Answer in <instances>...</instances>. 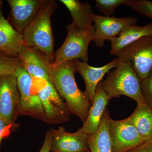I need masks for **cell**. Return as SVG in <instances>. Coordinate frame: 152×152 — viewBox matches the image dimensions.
Listing matches in <instances>:
<instances>
[{
	"mask_svg": "<svg viewBox=\"0 0 152 152\" xmlns=\"http://www.w3.org/2000/svg\"><path fill=\"white\" fill-rule=\"evenodd\" d=\"M51 82L61 97L65 101L70 113L79 117L83 123L87 119L91 104L85 92L79 88L75 80L77 69L73 60L48 66Z\"/></svg>",
	"mask_w": 152,
	"mask_h": 152,
	"instance_id": "obj_1",
	"label": "cell"
},
{
	"mask_svg": "<svg viewBox=\"0 0 152 152\" xmlns=\"http://www.w3.org/2000/svg\"><path fill=\"white\" fill-rule=\"evenodd\" d=\"M57 7L56 1L46 0L37 16L22 34L26 46L37 49L52 63L55 53L51 20Z\"/></svg>",
	"mask_w": 152,
	"mask_h": 152,
	"instance_id": "obj_2",
	"label": "cell"
},
{
	"mask_svg": "<svg viewBox=\"0 0 152 152\" xmlns=\"http://www.w3.org/2000/svg\"><path fill=\"white\" fill-rule=\"evenodd\" d=\"M141 82L139 76L129 65L119 61L117 67L109 72L101 83L110 100L124 95L140 104L145 102L142 95Z\"/></svg>",
	"mask_w": 152,
	"mask_h": 152,
	"instance_id": "obj_3",
	"label": "cell"
},
{
	"mask_svg": "<svg viewBox=\"0 0 152 152\" xmlns=\"http://www.w3.org/2000/svg\"><path fill=\"white\" fill-rule=\"evenodd\" d=\"M68 34L62 45L55 53L52 64L57 66L61 63L76 59H81L87 63L88 61V48L94 40V25L87 31L78 29L73 23L66 26Z\"/></svg>",
	"mask_w": 152,
	"mask_h": 152,
	"instance_id": "obj_4",
	"label": "cell"
},
{
	"mask_svg": "<svg viewBox=\"0 0 152 152\" xmlns=\"http://www.w3.org/2000/svg\"><path fill=\"white\" fill-rule=\"evenodd\" d=\"M115 56L121 61L129 65L142 80L152 69V35L135 41L120 50Z\"/></svg>",
	"mask_w": 152,
	"mask_h": 152,
	"instance_id": "obj_5",
	"label": "cell"
},
{
	"mask_svg": "<svg viewBox=\"0 0 152 152\" xmlns=\"http://www.w3.org/2000/svg\"><path fill=\"white\" fill-rule=\"evenodd\" d=\"M15 75L20 96L18 115L30 116L46 123L40 99L33 90V79L23 66L17 69Z\"/></svg>",
	"mask_w": 152,
	"mask_h": 152,
	"instance_id": "obj_6",
	"label": "cell"
},
{
	"mask_svg": "<svg viewBox=\"0 0 152 152\" xmlns=\"http://www.w3.org/2000/svg\"><path fill=\"white\" fill-rule=\"evenodd\" d=\"M109 132L112 152H127L146 142L126 119L115 121L110 118Z\"/></svg>",
	"mask_w": 152,
	"mask_h": 152,
	"instance_id": "obj_7",
	"label": "cell"
},
{
	"mask_svg": "<svg viewBox=\"0 0 152 152\" xmlns=\"http://www.w3.org/2000/svg\"><path fill=\"white\" fill-rule=\"evenodd\" d=\"M43 107L46 123L61 124L69 120L66 103L57 93L51 82L45 81V86L38 91Z\"/></svg>",
	"mask_w": 152,
	"mask_h": 152,
	"instance_id": "obj_8",
	"label": "cell"
},
{
	"mask_svg": "<svg viewBox=\"0 0 152 152\" xmlns=\"http://www.w3.org/2000/svg\"><path fill=\"white\" fill-rule=\"evenodd\" d=\"M10 7L8 20L15 30L23 34L34 20L46 0H7Z\"/></svg>",
	"mask_w": 152,
	"mask_h": 152,
	"instance_id": "obj_9",
	"label": "cell"
},
{
	"mask_svg": "<svg viewBox=\"0 0 152 152\" xmlns=\"http://www.w3.org/2000/svg\"><path fill=\"white\" fill-rule=\"evenodd\" d=\"M93 19L95 33L93 41L99 47L103 46L105 41L118 36L125 28L135 25L138 20L134 17L117 18L95 14Z\"/></svg>",
	"mask_w": 152,
	"mask_h": 152,
	"instance_id": "obj_10",
	"label": "cell"
},
{
	"mask_svg": "<svg viewBox=\"0 0 152 152\" xmlns=\"http://www.w3.org/2000/svg\"><path fill=\"white\" fill-rule=\"evenodd\" d=\"M19 100L15 75L0 76V116L15 122L18 116Z\"/></svg>",
	"mask_w": 152,
	"mask_h": 152,
	"instance_id": "obj_11",
	"label": "cell"
},
{
	"mask_svg": "<svg viewBox=\"0 0 152 152\" xmlns=\"http://www.w3.org/2000/svg\"><path fill=\"white\" fill-rule=\"evenodd\" d=\"M52 142L51 152H86L90 151L88 145V134L82 128L75 133L66 132L60 126L51 129Z\"/></svg>",
	"mask_w": 152,
	"mask_h": 152,
	"instance_id": "obj_12",
	"label": "cell"
},
{
	"mask_svg": "<svg viewBox=\"0 0 152 152\" xmlns=\"http://www.w3.org/2000/svg\"><path fill=\"white\" fill-rule=\"evenodd\" d=\"M77 72L80 74L86 84L85 92L92 104L96 95L98 84L102 80L103 78L110 70L116 68L119 60L117 58L105 65L100 67H95L83 62L80 60H74Z\"/></svg>",
	"mask_w": 152,
	"mask_h": 152,
	"instance_id": "obj_13",
	"label": "cell"
},
{
	"mask_svg": "<svg viewBox=\"0 0 152 152\" xmlns=\"http://www.w3.org/2000/svg\"><path fill=\"white\" fill-rule=\"evenodd\" d=\"M18 58L23 67L33 79L51 82L48 72L51 62L40 52L25 45L19 53Z\"/></svg>",
	"mask_w": 152,
	"mask_h": 152,
	"instance_id": "obj_14",
	"label": "cell"
},
{
	"mask_svg": "<svg viewBox=\"0 0 152 152\" xmlns=\"http://www.w3.org/2000/svg\"><path fill=\"white\" fill-rule=\"evenodd\" d=\"M22 34L15 30L3 16L0 7V52L10 56L18 58L25 45Z\"/></svg>",
	"mask_w": 152,
	"mask_h": 152,
	"instance_id": "obj_15",
	"label": "cell"
},
{
	"mask_svg": "<svg viewBox=\"0 0 152 152\" xmlns=\"http://www.w3.org/2000/svg\"><path fill=\"white\" fill-rule=\"evenodd\" d=\"M110 100L100 82L97 87L94 99L89 109L87 119L82 127L88 134H93L98 130Z\"/></svg>",
	"mask_w": 152,
	"mask_h": 152,
	"instance_id": "obj_16",
	"label": "cell"
},
{
	"mask_svg": "<svg viewBox=\"0 0 152 152\" xmlns=\"http://www.w3.org/2000/svg\"><path fill=\"white\" fill-rule=\"evenodd\" d=\"M149 35H152V23L145 26L134 25L126 27L118 36L110 40L111 48L109 53L115 56L119 51L129 44Z\"/></svg>",
	"mask_w": 152,
	"mask_h": 152,
	"instance_id": "obj_17",
	"label": "cell"
},
{
	"mask_svg": "<svg viewBox=\"0 0 152 152\" xmlns=\"http://www.w3.org/2000/svg\"><path fill=\"white\" fill-rule=\"evenodd\" d=\"M71 14L73 23L81 31L88 30L93 26L94 19L91 6L88 2L78 0H60Z\"/></svg>",
	"mask_w": 152,
	"mask_h": 152,
	"instance_id": "obj_18",
	"label": "cell"
},
{
	"mask_svg": "<svg viewBox=\"0 0 152 152\" xmlns=\"http://www.w3.org/2000/svg\"><path fill=\"white\" fill-rule=\"evenodd\" d=\"M126 119L146 142L152 140V109L145 103L137 104L134 111Z\"/></svg>",
	"mask_w": 152,
	"mask_h": 152,
	"instance_id": "obj_19",
	"label": "cell"
},
{
	"mask_svg": "<svg viewBox=\"0 0 152 152\" xmlns=\"http://www.w3.org/2000/svg\"><path fill=\"white\" fill-rule=\"evenodd\" d=\"M110 118L108 110L106 108L98 130L93 134H88V145L90 152H112L109 132Z\"/></svg>",
	"mask_w": 152,
	"mask_h": 152,
	"instance_id": "obj_20",
	"label": "cell"
},
{
	"mask_svg": "<svg viewBox=\"0 0 152 152\" xmlns=\"http://www.w3.org/2000/svg\"><path fill=\"white\" fill-rule=\"evenodd\" d=\"M21 66L23 65L19 58L10 56L0 52V76L15 75Z\"/></svg>",
	"mask_w": 152,
	"mask_h": 152,
	"instance_id": "obj_21",
	"label": "cell"
},
{
	"mask_svg": "<svg viewBox=\"0 0 152 152\" xmlns=\"http://www.w3.org/2000/svg\"><path fill=\"white\" fill-rule=\"evenodd\" d=\"M125 4L142 15L152 19V1L147 0H126Z\"/></svg>",
	"mask_w": 152,
	"mask_h": 152,
	"instance_id": "obj_22",
	"label": "cell"
},
{
	"mask_svg": "<svg viewBox=\"0 0 152 152\" xmlns=\"http://www.w3.org/2000/svg\"><path fill=\"white\" fill-rule=\"evenodd\" d=\"M98 10L105 16L111 17L116 9L122 4H125L126 0H96Z\"/></svg>",
	"mask_w": 152,
	"mask_h": 152,
	"instance_id": "obj_23",
	"label": "cell"
},
{
	"mask_svg": "<svg viewBox=\"0 0 152 152\" xmlns=\"http://www.w3.org/2000/svg\"><path fill=\"white\" fill-rule=\"evenodd\" d=\"M141 89L144 102L152 109V69L148 77L141 81Z\"/></svg>",
	"mask_w": 152,
	"mask_h": 152,
	"instance_id": "obj_24",
	"label": "cell"
},
{
	"mask_svg": "<svg viewBox=\"0 0 152 152\" xmlns=\"http://www.w3.org/2000/svg\"><path fill=\"white\" fill-rule=\"evenodd\" d=\"M19 126L18 124L12 122L0 116V148L3 139L8 137Z\"/></svg>",
	"mask_w": 152,
	"mask_h": 152,
	"instance_id": "obj_25",
	"label": "cell"
},
{
	"mask_svg": "<svg viewBox=\"0 0 152 152\" xmlns=\"http://www.w3.org/2000/svg\"><path fill=\"white\" fill-rule=\"evenodd\" d=\"M52 136L50 130L47 131L42 146L39 152H50Z\"/></svg>",
	"mask_w": 152,
	"mask_h": 152,
	"instance_id": "obj_26",
	"label": "cell"
},
{
	"mask_svg": "<svg viewBox=\"0 0 152 152\" xmlns=\"http://www.w3.org/2000/svg\"><path fill=\"white\" fill-rule=\"evenodd\" d=\"M127 152H152V140L145 142L138 146Z\"/></svg>",
	"mask_w": 152,
	"mask_h": 152,
	"instance_id": "obj_27",
	"label": "cell"
},
{
	"mask_svg": "<svg viewBox=\"0 0 152 152\" xmlns=\"http://www.w3.org/2000/svg\"><path fill=\"white\" fill-rule=\"evenodd\" d=\"M2 1H0V6L2 4Z\"/></svg>",
	"mask_w": 152,
	"mask_h": 152,
	"instance_id": "obj_28",
	"label": "cell"
},
{
	"mask_svg": "<svg viewBox=\"0 0 152 152\" xmlns=\"http://www.w3.org/2000/svg\"><path fill=\"white\" fill-rule=\"evenodd\" d=\"M90 152V151H87V152Z\"/></svg>",
	"mask_w": 152,
	"mask_h": 152,
	"instance_id": "obj_29",
	"label": "cell"
}]
</instances>
